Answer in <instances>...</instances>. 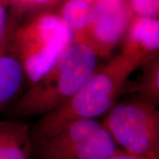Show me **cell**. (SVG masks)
<instances>
[{"instance_id": "cell-15", "label": "cell", "mask_w": 159, "mask_h": 159, "mask_svg": "<svg viewBox=\"0 0 159 159\" xmlns=\"http://www.w3.org/2000/svg\"><path fill=\"white\" fill-rule=\"evenodd\" d=\"M102 159H146L142 158V157H135L133 155H129V154L125 153V152H119V153L113 155V156H110L107 157H104Z\"/></svg>"}, {"instance_id": "cell-2", "label": "cell", "mask_w": 159, "mask_h": 159, "mask_svg": "<svg viewBox=\"0 0 159 159\" xmlns=\"http://www.w3.org/2000/svg\"><path fill=\"white\" fill-rule=\"evenodd\" d=\"M99 57L89 44L74 42L57 61L7 111L10 118L43 116L63 105L98 66Z\"/></svg>"}, {"instance_id": "cell-9", "label": "cell", "mask_w": 159, "mask_h": 159, "mask_svg": "<svg viewBox=\"0 0 159 159\" xmlns=\"http://www.w3.org/2000/svg\"><path fill=\"white\" fill-rule=\"evenodd\" d=\"M0 159H34L31 125L26 120H0Z\"/></svg>"}, {"instance_id": "cell-3", "label": "cell", "mask_w": 159, "mask_h": 159, "mask_svg": "<svg viewBox=\"0 0 159 159\" xmlns=\"http://www.w3.org/2000/svg\"><path fill=\"white\" fill-rule=\"evenodd\" d=\"M74 43L71 30L55 11L37 12L10 35L11 49L22 65L28 82L33 84Z\"/></svg>"}, {"instance_id": "cell-7", "label": "cell", "mask_w": 159, "mask_h": 159, "mask_svg": "<svg viewBox=\"0 0 159 159\" xmlns=\"http://www.w3.org/2000/svg\"><path fill=\"white\" fill-rule=\"evenodd\" d=\"M120 52L141 66L159 54L158 19L134 16Z\"/></svg>"}, {"instance_id": "cell-12", "label": "cell", "mask_w": 159, "mask_h": 159, "mask_svg": "<svg viewBox=\"0 0 159 159\" xmlns=\"http://www.w3.org/2000/svg\"><path fill=\"white\" fill-rule=\"evenodd\" d=\"M63 0H12L11 8L20 15L23 13H31L44 11H56L57 6Z\"/></svg>"}, {"instance_id": "cell-8", "label": "cell", "mask_w": 159, "mask_h": 159, "mask_svg": "<svg viewBox=\"0 0 159 159\" xmlns=\"http://www.w3.org/2000/svg\"><path fill=\"white\" fill-rule=\"evenodd\" d=\"M13 26L0 45V112L8 111L15 103L28 82L22 65L10 44Z\"/></svg>"}, {"instance_id": "cell-5", "label": "cell", "mask_w": 159, "mask_h": 159, "mask_svg": "<svg viewBox=\"0 0 159 159\" xmlns=\"http://www.w3.org/2000/svg\"><path fill=\"white\" fill-rule=\"evenodd\" d=\"M122 152L98 119L70 122L33 142L34 159H102Z\"/></svg>"}, {"instance_id": "cell-11", "label": "cell", "mask_w": 159, "mask_h": 159, "mask_svg": "<svg viewBox=\"0 0 159 159\" xmlns=\"http://www.w3.org/2000/svg\"><path fill=\"white\" fill-rule=\"evenodd\" d=\"M140 68L142 71L135 89L136 96L157 107L159 104V54L149 58Z\"/></svg>"}, {"instance_id": "cell-4", "label": "cell", "mask_w": 159, "mask_h": 159, "mask_svg": "<svg viewBox=\"0 0 159 159\" xmlns=\"http://www.w3.org/2000/svg\"><path fill=\"white\" fill-rule=\"evenodd\" d=\"M119 148L146 159H159V111L134 97L117 102L102 120Z\"/></svg>"}, {"instance_id": "cell-16", "label": "cell", "mask_w": 159, "mask_h": 159, "mask_svg": "<svg viewBox=\"0 0 159 159\" xmlns=\"http://www.w3.org/2000/svg\"><path fill=\"white\" fill-rule=\"evenodd\" d=\"M6 1H9V2L11 3H11H12V0H6Z\"/></svg>"}, {"instance_id": "cell-13", "label": "cell", "mask_w": 159, "mask_h": 159, "mask_svg": "<svg viewBox=\"0 0 159 159\" xmlns=\"http://www.w3.org/2000/svg\"><path fill=\"white\" fill-rule=\"evenodd\" d=\"M128 3L134 16L158 19L159 0H128Z\"/></svg>"}, {"instance_id": "cell-10", "label": "cell", "mask_w": 159, "mask_h": 159, "mask_svg": "<svg viewBox=\"0 0 159 159\" xmlns=\"http://www.w3.org/2000/svg\"><path fill=\"white\" fill-rule=\"evenodd\" d=\"M96 0H63L56 9L71 30L74 42H82L93 15Z\"/></svg>"}, {"instance_id": "cell-6", "label": "cell", "mask_w": 159, "mask_h": 159, "mask_svg": "<svg viewBox=\"0 0 159 159\" xmlns=\"http://www.w3.org/2000/svg\"><path fill=\"white\" fill-rule=\"evenodd\" d=\"M128 0H96L90 24L82 42L99 58L108 57L123 42L134 18Z\"/></svg>"}, {"instance_id": "cell-14", "label": "cell", "mask_w": 159, "mask_h": 159, "mask_svg": "<svg viewBox=\"0 0 159 159\" xmlns=\"http://www.w3.org/2000/svg\"><path fill=\"white\" fill-rule=\"evenodd\" d=\"M11 3L6 0H0V45L4 43L9 34L13 20L10 15Z\"/></svg>"}, {"instance_id": "cell-1", "label": "cell", "mask_w": 159, "mask_h": 159, "mask_svg": "<svg viewBox=\"0 0 159 159\" xmlns=\"http://www.w3.org/2000/svg\"><path fill=\"white\" fill-rule=\"evenodd\" d=\"M141 66L121 52L106 65L97 66L67 102L41 116L31 125L32 141L41 140L75 120L104 116L118 102L129 76Z\"/></svg>"}]
</instances>
